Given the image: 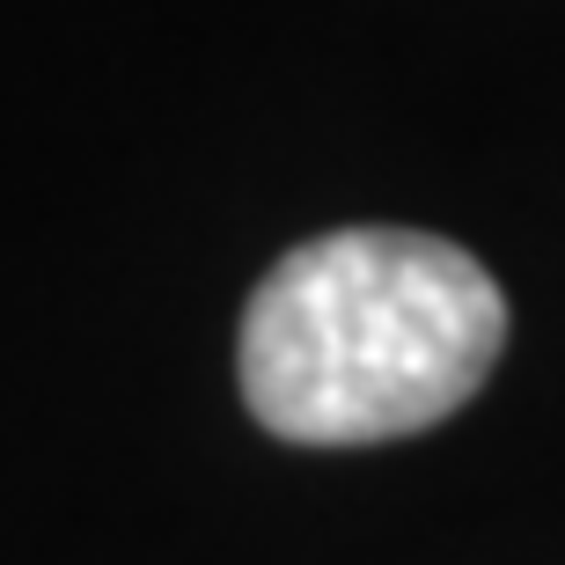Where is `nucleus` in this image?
<instances>
[{
	"mask_svg": "<svg viewBox=\"0 0 565 565\" xmlns=\"http://www.w3.org/2000/svg\"><path fill=\"white\" fill-rule=\"evenodd\" d=\"M507 294L419 228H331L287 250L243 309V404L294 448H375L484 390Z\"/></svg>",
	"mask_w": 565,
	"mask_h": 565,
	"instance_id": "obj_1",
	"label": "nucleus"
}]
</instances>
